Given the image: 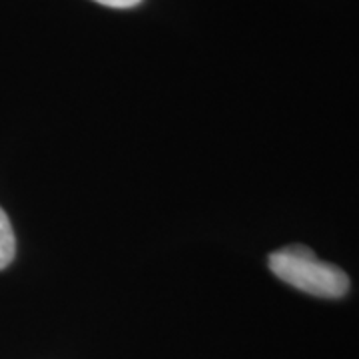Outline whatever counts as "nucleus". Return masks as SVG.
<instances>
[{"label":"nucleus","mask_w":359,"mask_h":359,"mask_svg":"<svg viewBox=\"0 0 359 359\" xmlns=\"http://www.w3.org/2000/svg\"><path fill=\"white\" fill-rule=\"evenodd\" d=\"M268 266L271 273L282 282L316 297L337 299L344 297L349 290L346 271L334 264L321 262L306 245H285L269 254Z\"/></svg>","instance_id":"1"},{"label":"nucleus","mask_w":359,"mask_h":359,"mask_svg":"<svg viewBox=\"0 0 359 359\" xmlns=\"http://www.w3.org/2000/svg\"><path fill=\"white\" fill-rule=\"evenodd\" d=\"M94 2L110 6V8H132V6H138L142 0H94Z\"/></svg>","instance_id":"3"},{"label":"nucleus","mask_w":359,"mask_h":359,"mask_svg":"<svg viewBox=\"0 0 359 359\" xmlns=\"http://www.w3.org/2000/svg\"><path fill=\"white\" fill-rule=\"evenodd\" d=\"M16 254V238H14L11 219L0 208V269H4L14 259Z\"/></svg>","instance_id":"2"}]
</instances>
